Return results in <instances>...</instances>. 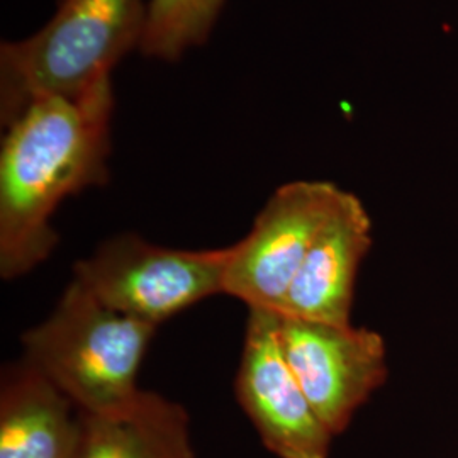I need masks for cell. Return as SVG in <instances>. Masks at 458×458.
Returning a JSON list of instances; mask_svg holds the SVG:
<instances>
[{"label":"cell","instance_id":"obj_4","mask_svg":"<svg viewBox=\"0 0 458 458\" xmlns=\"http://www.w3.org/2000/svg\"><path fill=\"white\" fill-rule=\"evenodd\" d=\"M231 246L177 250L124 233L73 265V280L100 304L160 327L206 297L223 294Z\"/></svg>","mask_w":458,"mask_h":458},{"label":"cell","instance_id":"obj_11","mask_svg":"<svg viewBox=\"0 0 458 458\" xmlns=\"http://www.w3.org/2000/svg\"><path fill=\"white\" fill-rule=\"evenodd\" d=\"M226 0H149L138 49L149 58L175 62L208 41Z\"/></svg>","mask_w":458,"mask_h":458},{"label":"cell","instance_id":"obj_3","mask_svg":"<svg viewBox=\"0 0 458 458\" xmlns=\"http://www.w3.org/2000/svg\"><path fill=\"white\" fill-rule=\"evenodd\" d=\"M157 327L106 308L72 280L48 318L22 335V360L77 410L114 412L141 394L136 376Z\"/></svg>","mask_w":458,"mask_h":458},{"label":"cell","instance_id":"obj_2","mask_svg":"<svg viewBox=\"0 0 458 458\" xmlns=\"http://www.w3.org/2000/svg\"><path fill=\"white\" fill-rule=\"evenodd\" d=\"M149 0H60L33 36L0 47V123L13 124L33 102L79 94L111 75L140 47Z\"/></svg>","mask_w":458,"mask_h":458},{"label":"cell","instance_id":"obj_9","mask_svg":"<svg viewBox=\"0 0 458 458\" xmlns=\"http://www.w3.org/2000/svg\"><path fill=\"white\" fill-rule=\"evenodd\" d=\"M81 411L33 365L4 370L0 386V458H79Z\"/></svg>","mask_w":458,"mask_h":458},{"label":"cell","instance_id":"obj_10","mask_svg":"<svg viewBox=\"0 0 458 458\" xmlns=\"http://www.w3.org/2000/svg\"><path fill=\"white\" fill-rule=\"evenodd\" d=\"M79 458H197L183 406L141 394L114 412H83Z\"/></svg>","mask_w":458,"mask_h":458},{"label":"cell","instance_id":"obj_8","mask_svg":"<svg viewBox=\"0 0 458 458\" xmlns=\"http://www.w3.org/2000/svg\"><path fill=\"white\" fill-rule=\"evenodd\" d=\"M370 246V216L360 199L348 192L312 245L277 314L350 327L355 278Z\"/></svg>","mask_w":458,"mask_h":458},{"label":"cell","instance_id":"obj_1","mask_svg":"<svg viewBox=\"0 0 458 458\" xmlns=\"http://www.w3.org/2000/svg\"><path fill=\"white\" fill-rule=\"evenodd\" d=\"M111 75L72 96L33 102L0 149V274L21 277L58 243L51 216L66 197L109 179Z\"/></svg>","mask_w":458,"mask_h":458},{"label":"cell","instance_id":"obj_5","mask_svg":"<svg viewBox=\"0 0 458 458\" xmlns=\"http://www.w3.org/2000/svg\"><path fill=\"white\" fill-rule=\"evenodd\" d=\"M346 194L327 181L278 187L245 238L231 245L223 294L243 301L248 310L278 312L299 268Z\"/></svg>","mask_w":458,"mask_h":458},{"label":"cell","instance_id":"obj_12","mask_svg":"<svg viewBox=\"0 0 458 458\" xmlns=\"http://www.w3.org/2000/svg\"><path fill=\"white\" fill-rule=\"evenodd\" d=\"M58 2H60V0H58Z\"/></svg>","mask_w":458,"mask_h":458},{"label":"cell","instance_id":"obj_7","mask_svg":"<svg viewBox=\"0 0 458 458\" xmlns=\"http://www.w3.org/2000/svg\"><path fill=\"white\" fill-rule=\"evenodd\" d=\"M234 387L240 406L270 454L277 458H327L335 437L284 357L277 312L250 310Z\"/></svg>","mask_w":458,"mask_h":458},{"label":"cell","instance_id":"obj_6","mask_svg":"<svg viewBox=\"0 0 458 458\" xmlns=\"http://www.w3.org/2000/svg\"><path fill=\"white\" fill-rule=\"evenodd\" d=\"M284 357L333 437L386 382L387 348L369 327H335L278 314Z\"/></svg>","mask_w":458,"mask_h":458}]
</instances>
